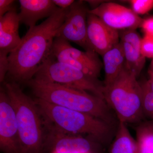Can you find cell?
<instances>
[{"label": "cell", "mask_w": 153, "mask_h": 153, "mask_svg": "<svg viewBox=\"0 0 153 153\" xmlns=\"http://www.w3.org/2000/svg\"><path fill=\"white\" fill-rule=\"evenodd\" d=\"M85 3L83 1L74 2L68 9L65 21L59 28L56 37L73 42L85 51H94L88 44L87 20L90 9Z\"/></svg>", "instance_id": "9"}, {"label": "cell", "mask_w": 153, "mask_h": 153, "mask_svg": "<svg viewBox=\"0 0 153 153\" xmlns=\"http://www.w3.org/2000/svg\"><path fill=\"white\" fill-rule=\"evenodd\" d=\"M105 71L104 86L115 79L125 66V59L120 41L102 55Z\"/></svg>", "instance_id": "16"}, {"label": "cell", "mask_w": 153, "mask_h": 153, "mask_svg": "<svg viewBox=\"0 0 153 153\" xmlns=\"http://www.w3.org/2000/svg\"><path fill=\"white\" fill-rule=\"evenodd\" d=\"M20 23L29 29L34 27L39 20L48 18L59 9L52 0H20Z\"/></svg>", "instance_id": "14"}, {"label": "cell", "mask_w": 153, "mask_h": 153, "mask_svg": "<svg viewBox=\"0 0 153 153\" xmlns=\"http://www.w3.org/2000/svg\"><path fill=\"white\" fill-rule=\"evenodd\" d=\"M4 88L16 112L22 153H44V122L35 100L16 82L4 81Z\"/></svg>", "instance_id": "4"}, {"label": "cell", "mask_w": 153, "mask_h": 153, "mask_svg": "<svg viewBox=\"0 0 153 153\" xmlns=\"http://www.w3.org/2000/svg\"><path fill=\"white\" fill-rule=\"evenodd\" d=\"M33 79L86 91L104 100V83L49 55Z\"/></svg>", "instance_id": "6"}, {"label": "cell", "mask_w": 153, "mask_h": 153, "mask_svg": "<svg viewBox=\"0 0 153 153\" xmlns=\"http://www.w3.org/2000/svg\"><path fill=\"white\" fill-rule=\"evenodd\" d=\"M137 79L125 66L112 83L104 86L105 100L119 122L138 124L145 117L142 88Z\"/></svg>", "instance_id": "5"}, {"label": "cell", "mask_w": 153, "mask_h": 153, "mask_svg": "<svg viewBox=\"0 0 153 153\" xmlns=\"http://www.w3.org/2000/svg\"><path fill=\"white\" fill-rule=\"evenodd\" d=\"M141 52L146 58H153V37L145 35L141 41Z\"/></svg>", "instance_id": "21"}, {"label": "cell", "mask_w": 153, "mask_h": 153, "mask_svg": "<svg viewBox=\"0 0 153 153\" xmlns=\"http://www.w3.org/2000/svg\"><path fill=\"white\" fill-rule=\"evenodd\" d=\"M0 150L3 153H22L16 116L4 88L0 90Z\"/></svg>", "instance_id": "10"}, {"label": "cell", "mask_w": 153, "mask_h": 153, "mask_svg": "<svg viewBox=\"0 0 153 153\" xmlns=\"http://www.w3.org/2000/svg\"><path fill=\"white\" fill-rule=\"evenodd\" d=\"M8 54L0 53V82H4L9 71Z\"/></svg>", "instance_id": "22"}, {"label": "cell", "mask_w": 153, "mask_h": 153, "mask_svg": "<svg viewBox=\"0 0 153 153\" xmlns=\"http://www.w3.org/2000/svg\"><path fill=\"white\" fill-rule=\"evenodd\" d=\"M88 13L95 15L103 23L115 30H136L140 27L142 18L131 9L111 2H103Z\"/></svg>", "instance_id": "11"}, {"label": "cell", "mask_w": 153, "mask_h": 153, "mask_svg": "<svg viewBox=\"0 0 153 153\" xmlns=\"http://www.w3.org/2000/svg\"><path fill=\"white\" fill-rule=\"evenodd\" d=\"M140 27L142 29L145 35L153 37V17L143 19Z\"/></svg>", "instance_id": "23"}, {"label": "cell", "mask_w": 153, "mask_h": 153, "mask_svg": "<svg viewBox=\"0 0 153 153\" xmlns=\"http://www.w3.org/2000/svg\"><path fill=\"white\" fill-rule=\"evenodd\" d=\"M120 42L125 59V67L137 78L142 71L146 58L141 52V38L136 30H123L120 33Z\"/></svg>", "instance_id": "13"}, {"label": "cell", "mask_w": 153, "mask_h": 153, "mask_svg": "<svg viewBox=\"0 0 153 153\" xmlns=\"http://www.w3.org/2000/svg\"><path fill=\"white\" fill-rule=\"evenodd\" d=\"M68 9H58L40 25L29 29L19 46L9 54V81L26 84L33 78L49 56Z\"/></svg>", "instance_id": "1"}, {"label": "cell", "mask_w": 153, "mask_h": 153, "mask_svg": "<svg viewBox=\"0 0 153 153\" xmlns=\"http://www.w3.org/2000/svg\"><path fill=\"white\" fill-rule=\"evenodd\" d=\"M49 55L94 79H99L103 66L98 54L94 51H81L58 37L55 38Z\"/></svg>", "instance_id": "7"}, {"label": "cell", "mask_w": 153, "mask_h": 153, "mask_svg": "<svg viewBox=\"0 0 153 153\" xmlns=\"http://www.w3.org/2000/svg\"><path fill=\"white\" fill-rule=\"evenodd\" d=\"M131 9L137 15H144L153 8V0H131Z\"/></svg>", "instance_id": "20"}, {"label": "cell", "mask_w": 153, "mask_h": 153, "mask_svg": "<svg viewBox=\"0 0 153 153\" xmlns=\"http://www.w3.org/2000/svg\"><path fill=\"white\" fill-rule=\"evenodd\" d=\"M36 104L44 122L59 130L73 134L87 135L102 146L112 141L117 127L84 113L68 109L36 98Z\"/></svg>", "instance_id": "3"}, {"label": "cell", "mask_w": 153, "mask_h": 153, "mask_svg": "<svg viewBox=\"0 0 153 153\" xmlns=\"http://www.w3.org/2000/svg\"><path fill=\"white\" fill-rule=\"evenodd\" d=\"M108 153H138L136 141L131 134L126 124L119 122Z\"/></svg>", "instance_id": "17"}, {"label": "cell", "mask_w": 153, "mask_h": 153, "mask_svg": "<svg viewBox=\"0 0 153 153\" xmlns=\"http://www.w3.org/2000/svg\"><path fill=\"white\" fill-rule=\"evenodd\" d=\"M148 122H149V123L150 124L151 126L153 128V120H150V121Z\"/></svg>", "instance_id": "28"}, {"label": "cell", "mask_w": 153, "mask_h": 153, "mask_svg": "<svg viewBox=\"0 0 153 153\" xmlns=\"http://www.w3.org/2000/svg\"><path fill=\"white\" fill-rule=\"evenodd\" d=\"M20 23L19 14L16 10L0 17V53L9 55L21 43Z\"/></svg>", "instance_id": "15"}, {"label": "cell", "mask_w": 153, "mask_h": 153, "mask_svg": "<svg viewBox=\"0 0 153 153\" xmlns=\"http://www.w3.org/2000/svg\"><path fill=\"white\" fill-rule=\"evenodd\" d=\"M136 131L138 153H153V128L149 122L140 123Z\"/></svg>", "instance_id": "18"}, {"label": "cell", "mask_w": 153, "mask_h": 153, "mask_svg": "<svg viewBox=\"0 0 153 153\" xmlns=\"http://www.w3.org/2000/svg\"><path fill=\"white\" fill-rule=\"evenodd\" d=\"M26 84L36 98L55 105L87 114L117 127L119 121L104 100L82 91L32 79Z\"/></svg>", "instance_id": "2"}, {"label": "cell", "mask_w": 153, "mask_h": 153, "mask_svg": "<svg viewBox=\"0 0 153 153\" xmlns=\"http://www.w3.org/2000/svg\"><path fill=\"white\" fill-rule=\"evenodd\" d=\"M87 39L90 48L102 56L120 41V33L105 25L98 17L88 13Z\"/></svg>", "instance_id": "12"}, {"label": "cell", "mask_w": 153, "mask_h": 153, "mask_svg": "<svg viewBox=\"0 0 153 153\" xmlns=\"http://www.w3.org/2000/svg\"><path fill=\"white\" fill-rule=\"evenodd\" d=\"M44 153H101L102 146L90 138L64 132L44 122Z\"/></svg>", "instance_id": "8"}, {"label": "cell", "mask_w": 153, "mask_h": 153, "mask_svg": "<svg viewBox=\"0 0 153 153\" xmlns=\"http://www.w3.org/2000/svg\"><path fill=\"white\" fill-rule=\"evenodd\" d=\"M15 1L13 0H0V17L11 11L15 10L14 7Z\"/></svg>", "instance_id": "24"}, {"label": "cell", "mask_w": 153, "mask_h": 153, "mask_svg": "<svg viewBox=\"0 0 153 153\" xmlns=\"http://www.w3.org/2000/svg\"><path fill=\"white\" fill-rule=\"evenodd\" d=\"M149 78L147 80L148 85L150 89L153 92V71L149 69L148 71Z\"/></svg>", "instance_id": "26"}, {"label": "cell", "mask_w": 153, "mask_h": 153, "mask_svg": "<svg viewBox=\"0 0 153 153\" xmlns=\"http://www.w3.org/2000/svg\"><path fill=\"white\" fill-rule=\"evenodd\" d=\"M149 69L153 71V58L152 62H151L150 67V68Z\"/></svg>", "instance_id": "27"}, {"label": "cell", "mask_w": 153, "mask_h": 153, "mask_svg": "<svg viewBox=\"0 0 153 153\" xmlns=\"http://www.w3.org/2000/svg\"><path fill=\"white\" fill-rule=\"evenodd\" d=\"M143 91V109L145 117L153 120V92L150 89L147 80L140 82Z\"/></svg>", "instance_id": "19"}, {"label": "cell", "mask_w": 153, "mask_h": 153, "mask_svg": "<svg viewBox=\"0 0 153 153\" xmlns=\"http://www.w3.org/2000/svg\"><path fill=\"white\" fill-rule=\"evenodd\" d=\"M54 4L60 9L69 8L75 1L74 0H52Z\"/></svg>", "instance_id": "25"}]
</instances>
